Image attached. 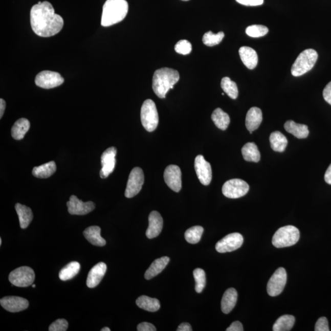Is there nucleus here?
I'll use <instances>...</instances> for the list:
<instances>
[{"label":"nucleus","mask_w":331,"mask_h":331,"mask_svg":"<svg viewBox=\"0 0 331 331\" xmlns=\"http://www.w3.org/2000/svg\"><path fill=\"white\" fill-rule=\"evenodd\" d=\"M138 331H156V327L152 324L143 322L138 324L137 327Z\"/></svg>","instance_id":"obj_44"},{"label":"nucleus","mask_w":331,"mask_h":331,"mask_svg":"<svg viewBox=\"0 0 331 331\" xmlns=\"http://www.w3.org/2000/svg\"><path fill=\"white\" fill-rule=\"evenodd\" d=\"M181 170L177 165L168 166L164 172V179L166 184L175 192H179L181 190Z\"/></svg>","instance_id":"obj_16"},{"label":"nucleus","mask_w":331,"mask_h":331,"mask_svg":"<svg viewBox=\"0 0 331 331\" xmlns=\"http://www.w3.org/2000/svg\"><path fill=\"white\" fill-rule=\"evenodd\" d=\"M221 86L223 91L231 98L235 100L237 98L239 91H238L236 83L232 81L230 77H225L222 79Z\"/></svg>","instance_id":"obj_35"},{"label":"nucleus","mask_w":331,"mask_h":331,"mask_svg":"<svg viewBox=\"0 0 331 331\" xmlns=\"http://www.w3.org/2000/svg\"><path fill=\"white\" fill-rule=\"evenodd\" d=\"M241 60L249 70H253L257 66L258 57L257 53L251 48L243 46L239 51Z\"/></svg>","instance_id":"obj_21"},{"label":"nucleus","mask_w":331,"mask_h":331,"mask_svg":"<svg viewBox=\"0 0 331 331\" xmlns=\"http://www.w3.org/2000/svg\"><path fill=\"white\" fill-rule=\"evenodd\" d=\"M287 274L283 268H280L276 270L269 279L267 291L269 296H277L282 293L286 283Z\"/></svg>","instance_id":"obj_11"},{"label":"nucleus","mask_w":331,"mask_h":331,"mask_svg":"<svg viewBox=\"0 0 331 331\" xmlns=\"http://www.w3.org/2000/svg\"><path fill=\"white\" fill-rule=\"evenodd\" d=\"M182 1L187 2V1H189V0H182Z\"/></svg>","instance_id":"obj_53"},{"label":"nucleus","mask_w":331,"mask_h":331,"mask_svg":"<svg viewBox=\"0 0 331 331\" xmlns=\"http://www.w3.org/2000/svg\"><path fill=\"white\" fill-rule=\"evenodd\" d=\"M299 238L298 229L294 226L289 225L278 229L272 237V242L276 248H284L295 245Z\"/></svg>","instance_id":"obj_4"},{"label":"nucleus","mask_w":331,"mask_h":331,"mask_svg":"<svg viewBox=\"0 0 331 331\" xmlns=\"http://www.w3.org/2000/svg\"><path fill=\"white\" fill-rule=\"evenodd\" d=\"M239 4L247 6H256L263 4L264 0H236Z\"/></svg>","instance_id":"obj_43"},{"label":"nucleus","mask_w":331,"mask_h":331,"mask_svg":"<svg viewBox=\"0 0 331 331\" xmlns=\"http://www.w3.org/2000/svg\"><path fill=\"white\" fill-rule=\"evenodd\" d=\"M244 238L239 233H235L227 235L216 243L215 249L219 253L231 252L239 249L242 246Z\"/></svg>","instance_id":"obj_12"},{"label":"nucleus","mask_w":331,"mask_h":331,"mask_svg":"<svg viewBox=\"0 0 331 331\" xmlns=\"http://www.w3.org/2000/svg\"><path fill=\"white\" fill-rule=\"evenodd\" d=\"M318 55L316 51L308 49L302 51L296 58L292 68L293 76L299 77L311 71L317 61Z\"/></svg>","instance_id":"obj_5"},{"label":"nucleus","mask_w":331,"mask_h":331,"mask_svg":"<svg viewBox=\"0 0 331 331\" xmlns=\"http://www.w3.org/2000/svg\"><path fill=\"white\" fill-rule=\"evenodd\" d=\"M6 109V102L3 99H0V119L2 118Z\"/></svg>","instance_id":"obj_49"},{"label":"nucleus","mask_w":331,"mask_h":331,"mask_svg":"<svg viewBox=\"0 0 331 331\" xmlns=\"http://www.w3.org/2000/svg\"><path fill=\"white\" fill-rule=\"evenodd\" d=\"M204 232V228L200 226L191 227L185 232V238L188 243L196 244L201 240Z\"/></svg>","instance_id":"obj_36"},{"label":"nucleus","mask_w":331,"mask_h":331,"mask_svg":"<svg viewBox=\"0 0 331 331\" xmlns=\"http://www.w3.org/2000/svg\"><path fill=\"white\" fill-rule=\"evenodd\" d=\"M32 287H33V288H35V287H36L35 284H32Z\"/></svg>","instance_id":"obj_52"},{"label":"nucleus","mask_w":331,"mask_h":331,"mask_svg":"<svg viewBox=\"0 0 331 331\" xmlns=\"http://www.w3.org/2000/svg\"><path fill=\"white\" fill-rule=\"evenodd\" d=\"M107 271V266L104 262H99L91 269L86 279V285L90 289L97 286L103 279Z\"/></svg>","instance_id":"obj_18"},{"label":"nucleus","mask_w":331,"mask_h":331,"mask_svg":"<svg viewBox=\"0 0 331 331\" xmlns=\"http://www.w3.org/2000/svg\"><path fill=\"white\" fill-rule=\"evenodd\" d=\"M227 331H243L244 327L242 323L239 321H234L231 324V326L226 330Z\"/></svg>","instance_id":"obj_46"},{"label":"nucleus","mask_w":331,"mask_h":331,"mask_svg":"<svg viewBox=\"0 0 331 331\" xmlns=\"http://www.w3.org/2000/svg\"><path fill=\"white\" fill-rule=\"evenodd\" d=\"M194 169L201 183L209 185L212 178V168L210 164L204 159L203 156H197L194 160Z\"/></svg>","instance_id":"obj_13"},{"label":"nucleus","mask_w":331,"mask_h":331,"mask_svg":"<svg viewBox=\"0 0 331 331\" xmlns=\"http://www.w3.org/2000/svg\"><path fill=\"white\" fill-rule=\"evenodd\" d=\"M244 159L247 162L258 163L261 159L260 152L257 145L253 142H249L242 148Z\"/></svg>","instance_id":"obj_28"},{"label":"nucleus","mask_w":331,"mask_h":331,"mask_svg":"<svg viewBox=\"0 0 331 331\" xmlns=\"http://www.w3.org/2000/svg\"><path fill=\"white\" fill-rule=\"evenodd\" d=\"M80 265L78 262L73 261L70 262L60 271L59 278L63 281L72 279L73 278L79 273Z\"/></svg>","instance_id":"obj_34"},{"label":"nucleus","mask_w":331,"mask_h":331,"mask_svg":"<svg viewBox=\"0 0 331 331\" xmlns=\"http://www.w3.org/2000/svg\"><path fill=\"white\" fill-rule=\"evenodd\" d=\"M30 23L33 32L44 38L57 35L63 29L64 21L55 13L53 6L48 2H39L31 9Z\"/></svg>","instance_id":"obj_1"},{"label":"nucleus","mask_w":331,"mask_h":331,"mask_svg":"<svg viewBox=\"0 0 331 331\" xmlns=\"http://www.w3.org/2000/svg\"><path fill=\"white\" fill-rule=\"evenodd\" d=\"M0 304L5 310L15 313L26 310L29 302L26 299L18 296H7L0 300Z\"/></svg>","instance_id":"obj_17"},{"label":"nucleus","mask_w":331,"mask_h":331,"mask_svg":"<svg viewBox=\"0 0 331 331\" xmlns=\"http://www.w3.org/2000/svg\"><path fill=\"white\" fill-rule=\"evenodd\" d=\"M180 79L177 70L163 68L157 70L153 77L152 88L155 94L160 98H165L170 89H173Z\"/></svg>","instance_id":"obj_2"},{"label":"nucleus","mask_w":331,"mask_h":331,"mask_svg":"<svg viewBox=\"0 0 331 331\" xmlns=\"http://www.w3.org/2000/svg\"><path fill=\"white\" fill-rule=\"evenodd\" d=\"M2 238H0V246H2Z\"/></svg>","instance_id":"obj_51"},{"label":"nucleus","mask_w":331,"mask_h":331,"mask_svg":"<svg viewBox=\"0 0 331 331\" xmlns=\"http://www.w3.org/2000/svg\"><path fill=\"white\" fill-rule=\"evenodd\" d=\"M142 126L148 132L156 130L159 122V114L156 104L151 100H147L142 104L141 111Z\"/></svg>","instance_id":"obj_6"},{"label":"nucleus","mask_w":331,"mask_h":331,"mask_svg":"<svg viewBox=\"0 0 331 331\" xmlns=\"http://www.w3.org/2000/svg\"><path fill=\"white\" fill-rule=\"evenodd\" d=\"M117 155L116 147H111L105 150L101 157L102 168L100 171V177L106 179L115 169Z\"/></svg>","instance_id":"obj_14"},{"label":"nucleus","mask_w":331,"mask_h":331,"mask_svg":"<svg viewBox=\"0 0 331 331\" xmlns=\"http://www.w3.org/2000/svg\"><path fill=\"white\" fill-rule=\"evenodd\" d=\"M35 272L28 266H23L15 269L9 275V280L12 285L18 287L32 285L35 281Z\"/></svg>","instance_id":"obj_7"},{"label":"nucleus","mask_w":331,"mask_h":331,"mask_svg":"<svg viewBox=\"0 0 331 331\" xmlns=\"http://www.w3.org/2000/svg\"><path fill=\"white\" fill-rule=\"evenodd\" d=\"M83 236L92 245L103 247L106 244V241L101 236V228L97 226H92L83 231Z\"/></svg>","instance_id":"obj_23"},{"label":"nucleus","mask_w":331,"mask_h":331,"mask_svg":"<svg viewBox=\"0 0 331 331\" xmlns=\"http://www.w3.org/2000/svg\"><path fill=\"white\" fill-rule=\"evenodd\" d=\"M262 120V111L259 108L253 107L250 108L247 114L246 125L250 134L256 130L260 126Z\"/></svg>","instance_id":"obj_20"},{"label":"nucleus","mask_w":331,"mask_h":331,"mask_svg":"<svg viewBox=\"0 0 331 331\" xmlns=\"http://www.w3.org/2000/svg\"><path fill=\"white\" fill-rule=\"evenodd\" d=\"M193 276L196 281L195 290L197 293H201L205 288L206 278L205 272L202 269L197 268L193 271Z\"/></svg>","instance_id":"obj_38"},{"label":"nucleus","mask_w":331,"mask_h":331,"mask_svg":"<svg viewBox=\"0 0 331 331\" xmlns=\"http://www.w3.org/2000/svg\"><path fill=\"white\" fill-rule=\"evenodd\" d=\"M285 130L295 136L298 139L307 138L309 135L308 126L305 125L298 124L293 120H289L284 125Z\"/></svg>","instance_id":"obj_26"},{"label":"nucleus","mask_w":331,"mask_h":331,"mask_svg":"<svg viewBox=\"0 0 331 331\" xmlns=\"http://www.w3.org/2000/svg\"><path fill=\"white\" fill-rule=\"evenodd\" d=\"M170 259L168 256H163L156 259L145 272L144 275L145 279L150 280L160 274L165 269Z\"/></svg>","instance_id":"obj_24"},{"label":"nucleus","mask_w":331,"mask_h":331,"mask_svg":"<svg viewBox=\"0 0 331 331\" xmlns=\"http://www.w3.org/2000/svg\"><path fill=\"white\" fill-rule=\"evenodd\" d=\"M148 227L146 231V236L148 239H153L157 237L162 231L163 219L162 216L157 211H152L148 216Z\"/></svg>","instance_id":"obj_19"},{"label":"nucleus","mask_w":331,"mask_h":331,"mask_svg":"<svg viewBox=\"0 0 331 331\" xmlns=\"http://www.w3.org/2000/svg\"><path fill=\"white\" fill-rule=\"evenodd\" d=\"M67 205L68 212L71 215H84L92 212L95 208V204L92 201L84 203L74 195L71 196Z\"/></svg>","instance_id":"obj_15"},{"label":"nucleus","mask_w":331,"mask_h":331,"mask_svg":"<svg viewBox=\"0 0 331 331\" xmlns=\"http://www.w3.org/2000/svg\"><path fill=\"white\" fill-rule=\"evenodd\" d=\"M101 331H111V329L109 328V327H103V329H101Z\"/></svg>","instance_id":"obj_50"},{"label":"nucleus","mask_w":331,"mask_h":331,"mask_svg":"<svg viewBox=\"0 0 331 331\" xmlns=\"http://www.w3.org/2000/svg\"><path fill=\"white\" fill-rule=\"evenodd\" d=\"M63 82L64 79L59 73L51 71H41L35 78L36 85L45 89L57 87Z\"/></svg>","instance_id":"obj_10"},{"label":"nucleus","mask_w":331,"mask_h":331,"mask_svg":"<svg viewBox=\"0 0 331 331\" xmlns=\"http://www.w3.org/2000/svg\"><path fill=\"white\" fill-rule=\"evenodd\" d=\"M237 292L236 290L231 288L224 293L222 299V311L225 314H228L233 310L236 304Z\"/></svg>","instance_id":"obj_22"},{"label":"nucleus","mask_w":331,"mask_h":331,"mask_svg":"<svg viewBox=\"0 0 331 331\" xmlns=\"http://www.w3.org/2000/svg\"><path fill=\"white\" fill-rule=\"evenodd\" d=\"M30 128L29 120L21 118L15 122L11 129V135L15 140L19 141L24 138L25 135Z\"/></svg>","instance_id":"obj_27"},{"label":"nucleus","mask_w":331,"mask_h":331,"mask_svg":"<svg viewBox=\"0 0 331 331\" xmlns=\"http://www.w3.org/2000/svg\"><path fill=\"white\" fill-rule=\"evenodd\" d=\"M225 33L220 32L217 34H213L212 32H208L204 34L203 38V42L204 45L209 47H212L218 45L224 38Z\"/></svg>","instance_id":"obj_37"},{"label":"nucleus","mask_w":331,"mask_h":331,"mask_svg":"<svg viewBox=\"0 0 331 331\" xmlns=\"http://www.w3.org/2000/svg\"><path fill=\"white\" fill-rule=\"evenodd\" d=\"M269 141H270L272 150L278 152H283L288 145L286 138L280 131H274L271 133Z\"/></svg>","instance_id":"obj_32"},{"label":"nucleus","mask_w":331,"mask_h":331,"mask_svg":"<svg viewBox=\"0 0 331 331\" xmlns=\"http://www.w3.org/2000/svg\"><path fill=\"white\" fill-rule=\"evenodd\" d=\"M249 190V184L239 179H231L226 182L222 188L224 195L231 199L239 198L245 196Z\"/></svg>","instance_id":"obj_8"},{"label":"nucleus","mask_w":331,"mask_h":331,"mask_svg":"<svg viewBox=\"0 0 331 331\" xmlns=\"http://www.w3.org/2000/svg\"><path fill=\"white\" fill-rule=\"evenodd\" d=\"M56 170V164L54 161H52V162L44 164V165L35 167L33 169L32 174L37 178L46 179L53 175Z\"/></svg>","instance_id":"obj_29"},{"label":"nucleus","mask_w":331,"mask_h":331,"mask_svg":"<svg viewBox=\"0 0 331 331\" xmlns=\"http://www.w3.org/2000/svg\"><path fill=\"white\" fill-rule=\"evenodd\" d=\"M315 331H329L328 321L326 317H321L317 321L315 327Z\"/></svg>","instance_id":"obj_42"},{"label":"nucleus","mask_w":331,"mask_h":331,"mask_svg":"<svg viewBox=\"0 0 331 331\" xmlns=\"http://www.w3.org/2000/svg\"><path fill=\"white\" fill-rule=\"evenodd\" d=\"M174 49L177 53L186 55L190 54L192 50V46L187 40H181L175 45Z\"/></svg>","instance_id":"obj_40"},{"label":"nucleus","mask_w":331,"mask_h":331,"mask_svg":"<svg viewBox=\"0 0 331 331\" xmlns=\"http://www.w3.org/2000/svg\"><path fill=\"white\" fill-rule=\"evenodd\" d=\"M177 331H191L192 330V328H191V326L189 323H183L181 324V325H179L178 327V328Z\"/></svg>","instance_id":"obj_47"},{"label":"nucleus","mask_w":331,"mask_h":331,"mask_svg":"<svg viewBox=\"0 0 331 331\" xmlns=\"http://www.w3.org/2000/svg\"><path fill=\"white\" fill-rule=\"evenodd\" d=\"M15 210H16L18 219H19L20 228L21 229L27 228L29 227L33 218L32 209L30 207L19 203L15 204Z\"/></svg>","instance_id":"obj_25"},{"label":"nucleus","mask_w":331,"mask_h":331,"mask_svg":"<svg viewBox=\"0 0 331 331\" xmlns=\"http://www.w3.org/2000/svg\"><path fill=\"white\" fill-rule=\"evenodd\" d=\"M128 11V4L126 0H107L103 7L101 26H112L122 21Z\"/></svg>","instance_id":"obj_3"},{"label":"nucleus","mask_w":331,"mask_h":331,"mask_svg":"<svg viewBox=\"0 0 331 331\" xmlns=\"http://www.w3.org/2000/svg\"><path fill=\"white\" fill-rule=\"evenodd\" d=\"M68 327V323L66 320L58 319L49 326V331H66Z\"/></svg>","instance_id":"obj_41"},{"label":"nucleus","mask_w":331,"mask_h":331,"mask_svg":"<svg viewBox=\"0 0 331 331\" xmlns=\"http://www.w3.org/2000/svg\"><path fill=\"white\" fill-rule=\"evenodd\" d=\"M211 118L216 127L223 131L226 130L230 123V116L220 108H217L213 111Z\"/></svg>","instance_id":"obj_31"},{"label":"nucleus","mask_w":331,"mask_h":331,"mask_svg":"<svg viewBox=\"0 0 331 331\" xmlns=\"http://www.w3.org/2000/svg\"><path fill=\"white\" fill-rule=\"evenodd\" d=\"M247 35L252 38H259L264 36L269 32L268 27L261 25H253L247 28Z\"/></svg>","instance_id":"obj_39"},{"label":"nucleus","mask_w":331,"mask_h":331,"mask_svg":"<svg viewBox=\"0 0 331 331\" xmlns=\"http://www.w3.org/2000/svg\"><path fill=\"white\" fill-rule=\"evenodd\" d=\"M136 302L139 308L150 312H156L159 311L161 307L159 300L147 296L139 297Z\"/></svg>","instance_id":"obj_30"},{"label":"nucleus","mask_w":331,"mask_h":331,"mask_svg":"<svg viewBox=\"0 0 331 331\" xmlns=\"http://www.w3.org/2000/svg\"><path fill=\"white\" fill-rule=\"evenodd\" d=\"M144 182V175L142 169L139 167L133 169L129 174L127 185H126L125 196L128 198H131L137 195L140 192Z\"/></svg>","instance_id":"obj_9"},{"label":"nucleus","mask_w":331,"mask_h":331,"mask_svg":"<svg viewBox=\"0 0 331 331\" xmlns=\"http://www.w3.org/2000/svg\"><path fill=\"white\" fill-rule=\"evenodd\" d=\"M324 180H325L327 184L331 185V164L327 168V171L324 175Z\"/></svg>","instance_id":"obj_48"},{"label":"nucleus","mask_w":331,"mask_h":331,"mask_svg":"<svg viewBox=\"0 0 331 331\" xmlns=\"http://www.w3.org/2000/svg\"><path fill=\"white\" fill-rule=\"evenodd\" d=\"M295 318L293 315H284L278 318L273 326L274 331H289L293 328Z\"/></svg>","instance_id":"obj_33"},{"label":"nucleus","mask_w":331,"mask_h":331,"mask_svg":"<svg viewBox=\"0 0 331 331\" xmlns=\"http://www.w3.org/2000/svg\"><path fill=\"white\" fill-rule=\"evenodd\" d=\"M323 95L327 103L331 105V81L323 90Z\"/></svg>","instance_id":"obj_45"}]
</instances>
